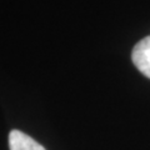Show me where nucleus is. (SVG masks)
<instances>
[{"mask_svg": "<svg viewBox=\"0 0 150 150\" xmlns=\"http://www.w3.org/2000/svg\"><path fill=\"white\" fill-rule=\"evenodd\" d=\"M131 59L139 71L150 79V35L145 36L134 46Z\"/></svg>", "mask_w": 150, "mask_h": 150, "instance_id": "nucleus-1", "label": "nucleus"}, {"mask_svg": "<svg viewBox=\"0 0 150 150\" xmlns=\"http://www.w3.org/2000/svg\"><path fill=\"white\" fill-rule=\"evenodd\" d=\"M10 150H45L44 146L20 130H11L9 134Z\"/></svg>", "mask_w": 150, "mask_h": 150, "instance_id": "nucleus-2", "label": "nucleus"}]
</instances>
